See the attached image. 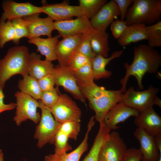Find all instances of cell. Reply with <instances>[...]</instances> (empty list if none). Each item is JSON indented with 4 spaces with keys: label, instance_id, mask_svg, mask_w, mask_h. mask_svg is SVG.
<instances>
[{
    "label": "cell",
    "instance_id": "35",
    "mask_svg": "<svg viewBox=\"0 0 161 161\" xmlns=\"http://www.w3.org/2000/svg\"><path fill=\"white\" fill-rule=\"evenodd\" d=\"M68 138L65 134L58 129L54 139V144L55 146V153L67 152L72 150V147L68 142Z\"/></svg>",
    "mask_w": 161,
    "mask_h": 161
},
{
    "label": "cell",
    "instance_id": "27",
    "mask_svg": "<svg viewBox=\"0 0 161 161\" xmlns=\"http://www.w3.org/2000/svg\"><path fill=\"white\" fill-rule=\"evenodd\" d=\"M110 133L106 127H100L93 144L89 153L83 161H98L99 155L101 148Z\"/></svg>",
    "mask_w": 161,
    "mask_h": 161
},
{
    "label": "cell",
    "instance_id": "28",
    "mask_svg": "<svg viewBox=\"0 0 161 161\" xmlns=\"http://www.w3.org/2000/svg\"><path fill=\"white\" fill-rule=\"evenodd\" d=\"M79 6L84 16L89 20L108 2L106 0H79Z\"/></svg>",
    "mask_w": 161,
    "mask_h": 161
},
{
    "label": "cell",
    "instance_id": "22",
    "mask_svg": "<svg viewBox=\"0 0 161 161\" xmlns=\"http://www.w3.org/2000/svg\"><path fill=\"white\" fill-rule=\"evenodd\" d=\"M60 37L58 34L47 38H28V41L29 44L36 46L37 52L45 56V60L52 62L57 60L55 49Z\"/></svg>",
    "mask_w": 161,
    "mask_h": 161
},
{
    "label": "cell",
    "instance_id": "9",
    "mask_svg": "<svg viewBox=\"0 0 161 161\" xmlns=\"http://www.w3.org/2000/svg\"><path fill=\"white\" fill-rule=\"evenodd\" d=\"M52 74L57 87H62L75 99L86 104V99L80 90L72 70L67 66L58 64L54 66Z\"/></svg>",
    "mask_w": 161,
    "mask_h": 161
},
{
    "label": "cell",
    "instance_id": "32",
    "mask_svg": "<svg viewBox=\"0 0 161 161\" xmlns=\"http://www.w3.org/2000/svg\"><path fill=\"white\" fill-rule=\"evenodd\" d=\"M11 22L14 26L15 37L13 42L18 45L20 40L24 37L29 38L30 34L28 28L22 18H16L12 20Z\"/></svg>",
    "mask_w": 161,
    "mask_h": 161
},
{
    "label": "cell",
    "instance_id": "39",
    "mask_svg": "<svg viewBox=\"0 0 161 161\" xmlns=\"http://www.w3.org/2000/svg\"><path fill=\"white\" fill-rule=\"evenodd\" d=\"M38 81L42 92L49 90L55 88V84L52 74L47 75Z\"/></svg>",
    "mask_w": 161,
    "mask_h": 161
},
{
    "label": "cell",
    "instance_id": "31",
    "mask_svg": "<svg viewBox=\"0 0 161 161\" xmlns=\"http://www.w3.org/2000/svg\"><path fill=\"white\" fill-rule=\"evenodd\" d=\"M73 71L77 82L84 84H88L94 82V79L92 61L78 70Z\"/></svg>",
    "mask_w": 161,
    "mask_h": 161
},
{
    "label": "cell",
    "instance_id": "15",
    "mask_svg": "<svg viewBox=\"0 0 161 161\" xmlns=\"http://www.w3.org/2000/svg\"><path fill=\"white\" fill-rule=\"evenodd\" d=\"M40 14L35 13L22 18L29 31L30 38L39 37L41 35L52 37V32L55 30L53 21L48 16L41 18L39 17Z\"/></svg>",
    "mask_w": 161,
    "mask_h": 161
},
{
    "label": "cell",
    "instance_id": "34",
    "mask_svg": "<svg viewBox=\"0 0 161 161\" xmlns=\"http://www.w3.org/2000/svg\"><path fill=\"white\" fill-rule=\"evenodd\" d=\"M80 123L67 122L61 124L58 129L65 134L69 139L76 140L80 132Z\"/></svg>",
    "mask_w": 161,
    "mask_h": 161
},
{
    "label": "cell",
    "instance_id": "42",
    "mask_svg": "<svg viewBox=\"0 0 161 161\" xmlns=\"http://www.w3.org/2000/svg\"><path fill=\"white\" fill-rule=\"evenodd\" d=\"M4 97L3 89L0 88V114L6 111L13 109L16 108V104L14 103H10L9 104L4 103Z\"/></svg>",
    "mask_w": 161,
    "mask_h": 161
},
{
    "label": "cell",
    "instance_id": "45",
    "mask_svg": "<svg viewBox=\"0 0 161 161\" xmlns=\"http://www.w3.org/2000/svg\"><path fill=\"white\" fill-rule=\"evenodd\" d=\"M4 155L2 150L0 149V161H4Z\"/></svg>",
    "mask_w": 161,
    "mask_h": 161
},
{
    "label": "cell",
    "instance_id": "2",
    "mask_svg": "<svg viewBox=\"0 0 161 161\" xmlns=\"http://www.w3.org/2000/svg\"><path fill=\"white\" fill-rule=\"evenodd\" d=\"M77 83L82 94L88 99L90 108L95 112V119L100 124L103 123L107 113L117 104L122 101L123 93L120 89L107 90L94 82L88 84Z\"/></svg>",
    "mask_w": 161,
    "mask_h": 161
},
{
    "label": "cell",
    "instance_id": "8",
    "mask_svg": "<svg viewBox=\"0 0 161 161\" xmlns=\"http://www.w3.org/2000/svg\"><path fill=\"white\" fill-rule=\"evenodd\" d=\"M159 89L150 86L147 89L135 91L131 87L123 94L122 101L126 105L140 113L153 107V100Z\"/></svg>",
    "mask_w": 161,
    "mask_h": 161
},
{
    "label": "cell",
    "instance_id": "46",
    "mask_svg": "<svg viewBox=\"0 0 161 161\" xmlns=\"http://www.w3.org/2000/svg\"><path fill=\"white\" fill-rule=\"evenodd\" d=\"M158 161H161V157H160L159 160H158Z\"/></svg>",
    "mask_w": 161,
    "mask_h": 161
},
{
    "label": "cell",
    "instance_id": "3",
    "mask_svg": "<svg viewBox=\"0 0 161 161\" xmlns=\"http://www.w3.org/2000/svg\"><path fill=\"white\" fill-rule=\"evenodd\" d=\"M30 57L25 46L12 47L4 57L0 59V88L3 89L6 81L13 76L28 74Z\"/></svg>",
    "mask_w": 161,
    "mask_h": 161
},
{
    "label": "cell",
    "instance_id": "14",
    "mask_svg": "<svg viewBox=\"0 0 161 161\" xmlns=\"http://www.w3.org/2000/svg\"><path fill=\"white\" fill-rule=\"evenodd\" d=\"M120 16L118 7L114 0L107 2L90 19L92 28L106 31L114 19Z\"/></svg>",
    "mask_w": 161,
    "mask_h": 161
},
{
    "label": "cell",
    "instance_id": "26",
    "mask_svg": "<svg viewBox=\"0 0 161 161\" xmlns=\"http://www.w3.org/2000/svg\"><path fill=\"white\" fill-rule=\"evenodd\" d=\"M18 82V86L21 92L28 95L34 99H40L42 91L37 80L26 74Z\"/></svg>",
    "mask_w": 161,
    "mask_h": 161
},
{
    "label": "cell",
    "instance_id": "16",
    "mask_svg": "<svg viewBox=\"0 0 161 161\" xmlns=\"http://www.w3.org/2000/svg\"><path fill=\"white\" fill-rule=\"evenodd\" d=\"M136 109L129 107L123 101L111 109L105 116L103 123L111 130L118 129L117 125L123 122L130 117H136L139 114Z\"/></svg>",
    "mask_w": 161,
    "mask_h": 161
},
{
    "label": "cell",
    "instance_id": "13",
    "mask_svg": "<svg viewBox=\"0 0 161 161\" xmlns=\"http://www.w3.org/2000/svg\"><path fill=\"white\" fill-rule=\"evenodd\" d=\"M55 30L63 38L83 34L91 28L90 20L84 16L74 19L54 22Z\"/></svg>",
    "mask_w": 161,
    "mask_h": 161
},
{
    "label": "cell",
    "instance_id": "33",
    "mask_svg": "<svg viewBox=\"0 0 161 161\" xmlns=\"http://www.w3.org/2000/svg\"><path fill=\"white\" fill-rule=\"evenodd\" d=\"M92 28L83 35L76 51L85 55L91 60L96 56L92 51L90 42Z\"/></svg>",
    "mask_w": 161,
    "mask_h": 161
},
{
    "label": "cell",
    "instance_id": "25",
    "mask_svg": "<svg viewBox=\"0 0 161 161\" xmlns=\"http://www.w3.org/2000/svg\"><path fill=\"white\" fill-rule=\"evenodd\" d=\"M109 38V34L106 31L92 28L90 42L92 49L95 55L107 57L110 49Z\"/></svg>",
    "mask_w": 161,
    "mask_h": 161
},
{
    "label": "cell",
    "instance_id": "20",
    "mask_svg": "<svg viewBox=\"0 0 161 161\" xmlns=\"http://www.w3.org/2000/svg\"><path fill=\"white\" fill-rule=\"evenodd\" d=\"M83 34L63 38L56 45L55 52L59 64L66 66L77 48Z\"/></svg>",
    "mask_w": 161,
    "mask_h": 161
},
{
    "label": "cell",
    "instance_id": "18",
    "mask_svg": "<svg viewBox=\"0 0 161 161\" xmlns=\"http://www.w3.org/2000/svg\"><path fill=\"white\" fill-rule=\"evenodd\" d=\"M134 122L138 128L150 135L154 137L161 134V117L153 107L140 113Z\"/></svg>",
    "mask_w": 161,
    "mask_h": 161
},
{
    "label": "cell",
    "instance_id": "21",
    "mask_svg": "<svg viewBox=\"0 0 161 161\" xmlns=\"http://www.w3.org/2000/svg\"><path fill=\"white\" fill-rule=\"evenodd\" d=\"M41 58V55L35 52L30 53L28 74L37 80L52 74L55 66L52 62Z\"/></svg>",
    "mask_w": 161,
    "mask_h": 161
},
{
    "label": "cell",
    "instance_id": "6",
    "mask_svg": "<svg viewBox=\"0 0 161 161\" xmlns=\"http://www.w3.org/2000/svg\"><path fill=\"white\" fill-rule=\"evenodd\" d=\"M16 98V111L13 121L18 126L27 120L35 123H39L41 118L40 113L37 111L39 108V101L30 96L17 91L15 94Z\"/></svg>",
    "mask_w": 161,
    "mask_h": 161
},
{
    "label": "cell",
    "instance_id": "40",
    "mask_svg": "<svg viewBox=\"0 0 161 161\" xmlns=\"http://www.w3.org/2000/svg\"><path fill=\"white\" fill-rule=\"evenodd\" d=\"M142 154L140 149H127L122 161H141Z\"/></svg>",
    "mask_w": 161,
    "mask_h": 161
},
{
    "label": "cell",
    "instance_id": "7",
    "mask_svg": "<svg viewBox=\"0 0 161 161\" xmlns=\"http://www.w3.org/2000/svg\"><path fill=\"white\" fill-rule=\"evenodd\" d=\"M50 109L55 120L60 124L67 122H80V109L66 94L60 93L58 100Z\"/></svg>",
    "mask_w": 161,
    "mask_h": 161
},
{
    "label": "cell",
    "instance_id": "5",
    "mask_svg": "<svg viewBox=\"0 0 161 161\" xmlns=\"http://www.w3.org/2000/svg\"><path fill=\"white\" fill-rule=\"evenodd\" d=\"M39 102L41 114L34 137L38 140L37 147L41 148L47 143L54 144L55 135L61 124L55 120L49 108L40 100Z\"/></svg>",
    "mask_w": 161,
    "mask_h": 161
},
{
    "label": "cell",
    "instance_id": "24",
    "mask_svg": "<svg viewBox=\"0 0 161 161\" xmlns=\"http://www.w3.org/2000/svg\"><path fill=\"white\" fill-rule=\"evenodd\" d=\"M123 50L113 52L109 58H104L100 55L95 56L92 61V71L94 79L98 80L110 77L112 72L106 69L107 65L112 60L121 56Z\"/></svg>",
    "mask_w": 161,
    "mask_h": 161
},
{
    "label": "cell",
    "instance_id": "36",
    "mask_svg": "<svg viewBox=\"0 0 161 161\" xmlns=\"http://www.w3.org/2000/svg\"><path fill=\"white\" fill-rule=\"evenodd\" d=\"M58 87L47 91L42 92L40 100L45 105L50 108L58 100L60 94Z\"/></svg>",
    "mask_w": 161,
    "mask_h": 161
},
{
    "label": "cell",
    "instance_id": "37",
    "mask_svg": "<svg viewBox=\"0 0 161 161\" xmlns=\"http://www.w3.org/2000/svg\"><path fill=\"white\" fill-rule=\"evenodd\" d=\"M91 61L85 55L76 51L69 59L66 66L74 71Z\"/></svg>",
    "mask_w": 161,
    "mask_h": 161
},
{
    "label": "cell",
    "instance_id": "1",
    "mask_svg": "<svg viewBox=\"0 0 161 161\" xmlns=\"http://www.w3.org/2000/svg\"><path fill=\"white\" fill-rule=\"evenodd\" d=\"M161 66V55L158 51L148 45L141 44L134 48V58L132 63L124 64L126 69L125 76L120 80V90L123 93L126 91V86L129 77L134 76L138 86L142 90V78L147 72L155 74Z\"/></svg>",
    "mask_w": 161,
    "mask_h": 161
},
{
    "label": "cell",
    "instance_id": "4",
    "mask_svg": "<svg viewBox=\"0 0 161 161\" xmlns=\"http://www.w3.org/2000/svg\"><path fill=\"white\" fill-rule=\"evenodd\" d=\"M161 16V0H134L127 12L125 21L127 25L133 24L152 25Z\"/></svg>",
    "mask_w": 161,
    "mask_h": 161
},
{
    "label": "cell",
    "instance_id": "44",
    "mask_svg": "<svg viewBox=\"0 0 161 161\" xmlns=\"http://www.w3.org/2000/svg\"><path fill=\"white\" fill-rule=\"evenodd\" d=\"M153 105H156L158 106L161 108V101L158 96H156L153 100Z\"/></svg>",
    "mask_w": 161,
    "mask_h": 161
},
{
    "label": "cell",
    "instance_id": "12",
    "mask_svg": "<svg viewBox=\"0 0 161 161\" xmlns=\"http://www.w3.org/2000/svg\"><path fill=\"white\" fill-rule=\"evenodd\" d=\"M2 7L3 12L0 20L4 21H11L33 14L42 13L41 7L28 2L18 3L13 0H6L3 2Z\"/></svg>",
    "mask_w": 161,
    "mask_h": 161
},
{
    "label": "cell",
    "instance_id": "11",
    "mask_svg": "<svg viewBox=\"0 0 161 161\" xmlns=\"http://www.w3.org/2000/svg\"><path fill=\"white\" fill-rule=\"evenodd\" d=\"M42 13L48 15L55 21L72 19L73 17L84 16L79 6L69 4V1L64 0L60 3L49 4L42 1Z\"/></svg>",
    "mask_w": 161,
    "mask_h": 161
},
{
    "label": "cell",
    "instance_id": "29",
    "mask_svg": "<svg viewBox=\"0 0 161 161\" xmlns=\"http://www.w3.org/2000/svg\"><path fill=\"white\" fill-rule=\"evenodd\" d=\"M147 39L150 47L161 46V21L146 27Z\"/></svg>",
    "mask_w": 161,
    "mask_h": 161
},
{
    "label": "cell",
    "instance_id": "43",
    "mask_svg": "<svg viewBox=\"0 0 161 161\" xmlns=\"http://www.w3.org/2000/svg\"><path fill=\"white\" fill-rule=\"evenodd\" d=\"M154 137L160 152H161V134L156 135Z\"/></svg>",
    "mask_w": 161,
    "mask_h": 161
},
{
    "label": "cell",
    "instance_id": "38",
    "mask_svg": "<svg viewBox=\"0 0 161 161\" xmlns=\"http://www.w3.org/2000/svg\"><path fill=\"white\" fill-rule=\"evenodd\" d=\"M127 26L125 21H122L119 19L114 21L111 24L110 29L114 38L118 39Z\"/></svg>",
    "mask_w": 161,
    "mask_h": 161
},
{
    "label": "cell",
    "instance_id": "17",
    "mask_svg": "<svg viewBox=\"0 0 161 161\" xmlns=\"http://www.w3.org/2000/svg\"><path fill=\"white\" fill-rule=\"evenodd\" d=\"M139 141L142 161H158L161 157L154 136L147 133L141 129L137 128L134 132Z\"/></svg>",
    "mask_w": 161,
    "mask_h": 161
},
{
    "label": "cell",
    "instance_id": "10",
    "mask_svg": "<svg viewBox=\"0 0 161 161\" xmlns=\"http://www.w3.org/2000/svg\"><path fill=\"white\" fill-rule=\"evenodd\" d=\"M127 149L120 134L113 131L101 148L98 161H122Z\"/></svg>",
    "mask_w": 161,
    "mask_h": 161
},
{
    "label": "cell",
    "instance_id": "23",
    "mask_svg": "<svg viewBox=\"0 0 161 161\" xmlns=\"http://www.w3.org/2000/svg\"><path fill=\"white\" fill-rule=\"evenodd\" d=\"M146 26L145 24H133L128 25L117 39L119 44L125 47L131 43L146 40Z\"/></svg>",
    "mask_w": 161,
    "mask_h": 161
},
{
    "label": "cell",
    "instance_id": "41",
    "mask_svg": "<svg viewBox=\"0 0 161 161\" xmlns=\"http://www.w3.org/2000/svg\"><path fill=\"white\" fill-rule=\"evenodd\" d=\"M117 4L120 13V20L125 21L126 15L129 7L134 0H114Z\"/></svg>",
    "mask_w": 161,
    "mask_h": 161
},
{
    "label": "cell",
    "instance_id": "19",
    "mask_svg": "<svg viewBox=\"0 0 161 161\" xmlns=\"http://www.w3.org/2000/svg\"><path fill=\"white\" fill-rule=\"evenodd\" d=\"M95 119L94 116L90 118L84 137L76 148L69 153L63 152L50 154L45 157L44 161H80L82 156L88 148L89 135L95 124Z\"/></svg>",
    "mask_w": 161,
    "mask_h": 161
},
{
    "label": "cell",
    "instance_id": "30",
    "mask_svg": "<svg viewBox=\"0 0 161 161\" xmlns=\"http://www.w3.org/2000/svg\"><path fill=\"white\" fill-rule=\"evenodd\" d=\"M15 37V30L11 21L0 20V48H2L7 42L13 41Z\"/></svg>",
    "mask_w": 161,
    "mask_h": 161
}]
</instances>
